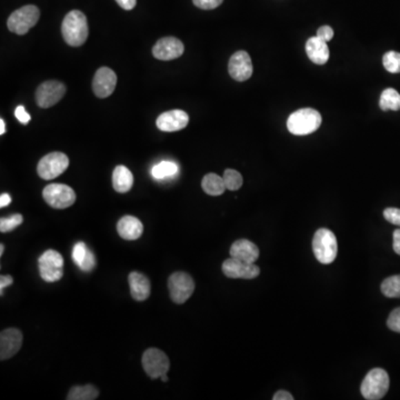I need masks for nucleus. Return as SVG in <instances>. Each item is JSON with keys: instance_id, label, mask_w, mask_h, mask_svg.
I'll use <instances>...</instances> for the list:
<instances>
[{"instance_id": "obj_11", "label": "nucleus", "mask_w": 400, "mask_h": 400, "mask_svg": "<svg viewBox=\"0 0 400 400\" xmlns=\"http://www.w3.org/2000/svg\"><path fill=\"white\" fill-rule=\"evenodd\" d=\"M66 86L57 80H49L41 84L36 91V100L40 108H49L63 99Z\"/></svg>"}, {"instance_id": "obj_27", "label": "nucleus", "mask_w": 400, "mask_h": 400, "mask_svg": "<svg viewBox=\"0 0 400 400\" xmlns=\"http://www.w3.org/2000/svg\"><path fill=\"white\" fill-rule=\"evenodd\" d=\"M178 173V166L173 162H162L153 168V176L156 179H164Z\"/></svg>"}, {"instance_id": "obj_34", "label": "nucleus", "mask_w": 400, "mask_h": 400, "mask_svg": "<svg viewBox=\"0 0 400 400\" xmlns=\"http://www.w3.org/2000/svg\"><path fill=\"white\" fill-rule=\"evenodd\" d=\"M383 217L387 222L400 227V209L398 208H387L383 211Z\"/></svg>"}, {"instance_id": "obj_1", "label": "nucleus", "mask_w": 400, "mask_h": 400, "mask_svg": "<svg viewBox=\"0 0 400 400\" xmlns=\"http://www.w3.org/2000/svg\"><path fill=\"white\" fill-rule=\"evenodd\" d=\"M87 18L79 10H73L66 16L61 25V34L71 47H80L88 38Z\"/></svg>"}, {"instance_id": "obj_36", "label": "nucleus", "mask_w": 400, "mask_h": 400, "mask_svg": "<svg viewBox=\"0 0 400 400\" xmlns=\"http://www.w3.org/2000/svg\"><path fill=\"white\" fill-rule=\"evenodd\" d=\"M317 37L327 43L334 37V30L330 26H321V28L317 30Z\"/></svg>"}, {"instance_id": "obj_3", "label": "nucleus", "mask_w": 400, "mask_h": 400, "mask_svg": "<svg viewBox=\"0 0 400 400\" xmlns=\"http://www.w3.org/2000/svg\"><path fill=\"white\" fill-rule=\"evenodd\" d=\"M312 250L321 264H332L337 257L338 245L335 234L332 230L321 228L316 231L312 240Z\"/></svg>"}, {"instance_id": "obj_24", "label": "nucleus", "mask_w": 400, "mask_h": 400, "mask_svg": "<svg viewBox=\"0 0 400 400\" xmlns=\"http://www.w3.org/2000/svg\"><path fill=\"white\" fill-rule=\"evenodd\" d=\"M379 106L381 111H400V94L396 89L387 88L381 93Z\"/></svg>"}, {"instance_id": "obj_8", "label": "nucleus", "mask_w": 400, "mask_h": 400, "mask_svg": "<svg viewBox=\"0 0 400 400\" xmlns=\"http://www.w3.org/2000/svg\"><path fill=\"white\" fill-rule=\"evenodd\" d=\"M45 202L55 209H66L76 202V193L64 184H50L43 191Z\"/></svg>"}, {"instance_id": "obj_16", "label": "nucleus", "mask_w": 400, "mask_h": 400, "mask_svg": "<svg viewBox=\"0 0 400 400\" xmlns=\"http://www.w3.org/2000/svg\"><path fill=\"white\" fill-rule=\"evenodd\" d=\"M184 44L176 37H165L159 39L153 46V57L159 60H173L184 54Z\"/></svg>"}, {"instance_id": "obj_38", "label": "nucleus", "mask_w": 400, "mask_h": 400, "mask_svg": "<svg viewBox=\"0 0 400 400\" xmlns=\"http://www.w3.org/2000/svg\"><path fill=\"white\" fill-rule=\"evenodd\" d=\"M14 283V278H12V276L9 275H3L0 277V294L3 295V289L6 288V287L10 286Z\"/></svg>"}, {"instance_id": "obj_18", "label": "nucleus", "mask_w": 400, "mask_h": 400, "mask_svg": "<svg viewBox=\"0 0 400 400\" xmlns=\"http://www.w3.org/2000/svg\"><path fill=\"white\" fill-rule=\"evenodd\" d=\"M131 297L137 301H145L151 296V281L144 274L133 272L128 276Z\"/></svg>"}, {"instance_id": "obj_40", "label": "nucleus", "mask_w": 400, "mask_h": 400, "mask_svg": "<svg viewBox=\"0 0 400 400\" xmlns=\"http://www.w3.org/2000/svg\"><path fill=\"white\" fill-rule=\"evenodd\" d=\"M274 400H292V394L290 392H286V390H279V392H276L275 396L273 397Z\"/></svg>"}, {"instance_id": "obj_5", "label": "nucleus", "mask_w": 400, "mask_h": 400, "mask_svg": "<svg viewBox=\"0 0 400 400\" xmlns=\"http://www.w3.org/2000/svg\"><path fill=\"white\" fill-rule=\"evenodd\" d=\"M40 10L34 5H27L17 9L10 15L7 26L10 32L17 35H25L38 23Z\"/></svg>"}, {"instance_id": "obj_32", "label": "nucleus", "mask_w": 400, "mask_h": 400, "mask_svg": "<svg viewBox=\"0 0 400 400\" xmlns=\"http://www.w3.org/2000/svg\"><path fill=\"white\" fill-rule=\"evenodd\" d=\"M387 326L392 332H399L400 334V307L392 310V314L389 315Z\"/></svg>"}, {"instance_id": "obj_43", "label": "nucleus", "mask_w": 400, "mask_h": 400, "mask_svg": "<svg viewBox=\"0 0 400 400\" xmlns=\"http://www.w3.org/2000/svg\"><path fill=\"white\" fill-rule=\"evenodd\" d=\"M5 133H6V125L3 120H0V135H3Z\"/></svg>"}, {"instance_id": "obj_9", "label": "nucleus", "mask_w": 400, "mask_h": 400, "mask_svg": "<svg viewBox=\"0 0 400 400\" xmlns=\"http://www.w3.org/2000/svg\"><path fill=\"white\" fill-rule=\"evenodd\" d=\"M69 166V158L64 153H50L40 159L38 162L37 173L44 180L57 178Z\"/></svg>"}, {"instance_id": "obj_35", "label": "nucleus", "mask_w": 400, "mask_h": 400, "mask_svg": "<svg viewBox=\"0 0 400 400\" xmlns=\"http://www.w3.org/2000/svg\"><path fill=\"white\" fill-rule=\"evenodd\" d=\"M96 267V258H95V255L91 250H88V254L86 256L85 260L83 261V264L80 265V269L83 272H91Z\"/></svg>"}, {"instance_id": "obj_25", "label": "nucleus", "mask_w": 400, "mask_h": 400, "mask_svg": "<svg viewBox=\"0 0 400 400\" xmlns=\"http://www.w3.org/2000/svg\"><path fill=\"white\" fill-rule=\"evenodd\" d=\"M99 396V392L93 385L75 386L70 389L67 399L68 400H94Z\"/></svg>"}, {"instance_id": "obj_2", "label": "nucleus", "mask_w": 400, "mask_h": 400, "mask_svg": "<svg viewBox=\"0 0 400 400\" xmlns=\"http://www.w3.org/2000/svg\"><path fill=\"white\" fill-rule=\"evenodd\" d=\"M321 125V116L312 108L299 109L287 120L288 131L296 136H306L315 133Z\"/></svg>"}, {"instance_id": "obj_4", "label": "nucleus", "mask_w": 400, "mask_h": 400, "mask_svg": "<svg viewBox=\"0 0 400 400\" xmlns=\"http://www.w3.org/2000/svg\"><path fill=\"white\" fill-rule=\"evenodd\" d=\"M389 376L386 370L374 368L367 374L361 383V392L367 400L383 399L389 389Z\"/></svg>"}, {"instance_id": "obj_19", "label": "nucleus", "mask_w": 400, "mask_h": 400, "mask_svg": "<svg viewBox=\"0 0 400 400\" xmlns=\"http://www.w3.org/2000/svg\"><path fill=\"white\" fill-rule=\"evenodd\" d=\"M230 257L255 264L259 257V249L254 242L247 239H239L230 248Z\"/></svg>"}, {"instance_id": "obj_26", "label": "nucleus", "mask_w": 400, "mask_h": 400, "mask_svg": "<svg viewBox=\"0 0 400 400\" xmlns=\"http://www.w3.org/2000/svg\"><path fill=\"white\" fill-rule=\"evenodd\" d=\"M381 292L388 298H400V275L385 279L381 284Z\"/></svg>"}, {"instance_id": "obj_44", "label": "nucleus", "mask_w": 400, "mask_h": 400, "mask_svg": "<svg viewBox=\"0 0 400 400\" xmlns=\"http://www.w3.org/2000/svg\"><path fill=\"white\" fill-rule=\"evenodd\" d=\"M3 250H5V246L3 244L0 245V256H3Z\"/></svg>"}, {"instance_id": "obj_22", "label": "nucleus", "mask_w": 400, "mask_h": 400, "mask_svg": "<svg viewBox=\"0 0 400 400\" xmlns=\"http://www.w3.org/2000/svg\"><path fill=\"white\" fill-rule=\"evenodd\" d=\"M133 184L131 171L125 166L120 165L115 168L113 173V186L117 193H125L131 191Z\"/></svg>"}, {"instance_id": "obj_12", "label": "nucleus", "mask_w": 400, "mask_h": 400, "mask_svg": "<svg viewBox=\"0 0 400 400\" xmlns=\"http://www.w3.org/2000/svg\"><path fill=\"white\" fill-rule=\"evenodd\" d=\"M222 273L228 278L233 279H254L258 277L260 269L255 264L230 257L222 264Z\"/></svg>"}, {"instance_id": "obj_13", "label": "nucleus", "mask_w": 400, "mask_h": 400, "mask_svg": "<svg viewBox=\"0 0 400 400\" xmlns=\"http://www.w3.org/2000/svg\"><path fill=\"white\" fill-rule=\"evenodd\" d=\"M228 70L231 78L237 82H245L249 79L253 75V63L246 51H237L231 56L228 65Z\"/></svg>"}, {"instance_id": "obj_45", "label": "nucleus", "mask_w": 400, "mask_h": 400, "mask_svg": "<svg viewBox=\"0 0 400 400\" xmlns=\"http://www.w3.org/2000/svg\"><path fill=\"white\" fill-rule=\"evenodd\" d=\"M162 381H164V383H167L168 381V377H167V374H166V375L162 376Z\"/></svg>"}, {"instance_id": "obj_7", "label": "nucleus", "mask_w": 400, "mask_h": 400, "mask_svg": "<svg viewBox=\"0 0 400 400\" xmlns=\"http://www.w3.org/2000/svg\"><path fill=\"white\" fill-rule=\"evenodd\" d=\"M168 289L171 301L182 305L191 298L195 292V283L189 274L177 272L168 279Z\"/></svg>"}, {"instance_id": "obj_41", "label": "nucleus", "mask_w": 400, "mask_h": 400, "mask_svg": "<svg viewBox=\"0 0 400 400\" xmlns=\"http://www.w3.org/2000/svg\"><path fill=\"white\" fill-rule=\"evenodd\" d=\"M394 253L400 255V229L394 231Z\"/></svg>"}, {"instance_id": "obj_39", "label": "nucleus", "mask_w": 400, "mask_h": 400, "mask_svg": "<svg viewBox=\"0 0 400 400\" xmlns=\"http://www.w3.org/2000/svg\"><path fill=\"white\" fill-rule=\"evenodd\" d=\"M117 3L125 10H131L136 6L137 0H116Z\"/></svg>"}, {"instance_id": "obj_42", "label": "nucleus", "mask_w": 400, "mask_h": 400, "mask_svg": "<svg viewBox=\"0 0 400 400\" xmlns=\"http://www.w3.org/2000/svg\"><path fill=\"white\" fill-rule=\"evenodd\" d=\"M10 202H12V198H10L8 193H1V196H0V207H6Z\"/></svg>"}, {"instance_id": "obj_30", "label": "nucleus", "mask_w": 400, "mask_h": 400, "mask_svg": "<svg viewBox=\"0 0 400 400\" xmlns=\"http://www.w3.org/2000/svg\"><path fill=\"white\" fill-rule=\"evenodd\" d=\"M23 222V217L20 213H15L12 216L7 217V218H1L0 219V231L9 233V231L16 229Z\"/></svg>"}, {"instance_id": "obj_21", "label": "nucleus", "mask_w": 400, "mask_h": 400, "mask_svg": "<svg viewBox=\"0 0 400 400\" xmlns=\"http://www.w3.org/2000/svg\"><path fill=\"white\" fill-rule=\"evenodd\" d=\"M307 56L316 65H325L330 59V49L326 41L321 38H309L306 43Z\"/></svg>"}, {"instance_id": "obj_6", "label": "nucleus", "mask_w": 400, "mask_h": 400, "mask_svg": "<svg viewBox=\"0 0 400 400\" xmlns=\"http://www.w3.org/2000/svg\"><path fill=\"white\" fill-rule=\"evenodd\" d=\"M40 277L47 283L60 280L64 276V258L56 250L49 249L38 260Z\"/></svg>"}, {"instance_id": "obj_28", "label": "nucleus", "mask_w": 400, "mask_h": 400, "mask_svg": "<svg viewBox=\"0 0 400 400\" xmlns=\"http://www.w3.org/2000/svg\"><path fill=\"white\" fill-rule=\"evenodd\" d=\"M225 184L228 191H238L239 188L242 186V176L237 171L234 169H226L224 173Z\"/></svg>"}, {"instance_id": "obj_10", "label": "nucleus", "mask_w": 400, "mask_h": 400, "mask_svg": "<svg viewBox=\"0 0 400 400\" xmlns=\"http://www.w3.org/2000/svg\"><path fill=\"white\" fill-rule=\"evenodd\" d=\"M142 367L151 379H157L169 372L171 361L165 352L157 348H149L142 355Z\"/></svg>"}, {"instance_id": "obj_17", "label": "nucleus", "mask_w": 400, "mask_h": 400, "mask_svg": "<svg viewBox=\"0 0 400 400\" xmlns=\"http://www.w3.org/2000/svg\"><path fill=\"white\" fill-rule=\"evenodd\" d=\"M188 122H189V116L186 111L173 109V111H166L160 115L157 118L156 125L162 131L173 133V131H182L187 127Z\"/></svg>"}, {"instance_id": "obj_29", "label": "nucleus", "mask_w": 400, "mask_h": 400, "mask_svg": "<svg viewBox=\"0 0 400 400\" xmlns=\"http://www.w3.org/2000/svg\"><path fill=\"white\" fill-rule=\"evenodd\" d=\"M383 67L388 73L399 74L400 73V54L397 51H388L383 55Z\"/></svg>"}, {"instance_id": "obj_37", "label": "nucleus", "mask_w": 400, "mask_h": 400, "mask_svg": "<svg viewBox=\"0 0 400 400\" xmlns=\"http://www.w3.org/2000/svg\"><path fill=\"white\" fill-rule=\"evenodd\" d=\"M15 116H16V118H17L21 124H23V125H27V124L30 122V120H32V117L26 111L23 106H18L16 111H15Z\"/></svg>"}, {"instance_id": "obj_20", "label": "nucleus", "mask_w": 400, "mask_h": 400, "mask_svg": "<svg viewBox=\"0 0 400 400\" xmlns=\"http://www.w3.org/2000/svg\"><path fill=\"white\" fill-rule=\"evenodd\" d=\"M117 231L126 240H136L142 237L144 226L140 219L133 216H124L117 224Z\"/></svg>"}, {"instance_id": "obj_31", "label": "nucleus", "mask_w": 400, "mask_h": 400, "mask_svg": "<svg viewBox=\"0 0 400 400\" xmlns=\"http://www.w3.org/2000/svg\"><path fill=\"white\" fill-rule=\"evenodd\" d=\"M88 250L85 242H80L75 245L74 249H73V259H74L75 263L78 265V267L83 264L86 256L88 254Z\"/></svg>"}, {"instance_id": "obj_23", "label": "nucleus", "mask_w": 400, "mask_h": 400, "mask_svg": "<svg viewBox=\"0 0 400 400\" xmlns=\"http://www.w3.org/2000/svg\"><path fill=\"white\" fill-rule=\"evenodd\" d=\"M202 187L204 193H208L210 196H219L227 189L226 184H225L224 178L213 173H207L204 177Z\"/></svg>"}, {"instance_id": "obj_14", "label": "nucleus", "mask_w": 400, "mask_h": 400, "mask_svg": "<svg viewBox=\"0 0 400 400\" xmlns=\"http://www.w3.org/2000/svg\"><path fill=\"white\" fill-rule=\"evenodd\" d=\"M23 336L17 328H8L0 334V359L14 357L23 346Z\"/></svg>"}, {"instance_id": "obj_15", "label": "nucleus", "mask_w": 400, "mask_h": 400, "mask_svg": "<svg viewBox=\"0 0 400 400\" xmlns=\"http://www.w3.org/2000/svg\"><path fill=\"white\" fill-rule=\"evenodd\" d=\"M117 85V76L108 67H102L95 74L93 91L99 98H107L114 93Z\"/></svg>"}, {"instance_id": "obj_33", "label": "nucleus", "mask_w": 400, "mask_h": 400, "mask_svg": "<svg viewBox=\"0 0 400 400\" xmlns=\"http://www.w3.org/2000/svg\"><path fill=\"white\" fill-rule=\"evenodd\" d=\"M224 0H193V5L204 10H211L222 5Z\"/></svg>"}]
</instances>
